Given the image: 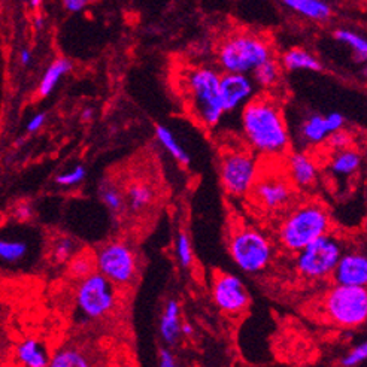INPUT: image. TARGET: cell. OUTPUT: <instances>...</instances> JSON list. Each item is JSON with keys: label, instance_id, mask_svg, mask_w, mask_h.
Here are the masks:
<instances>
[{"label": "cell", "instance_id": "obj_45", "mask_svg": "<svg viewBox=\"0 0 367 367\" xmlns=\"http://www.w3.org/2000/svg\"><path fill=\"white\" fill-rule=\"evenodd\" d=\"M42 26H44V18H42V17L39 15V17H36V27L40 29Z\"/></svg>", "mask_w": 367, "mask_h": 367}, {"label": "cell", "instance_id": "obj_34", "mask_svg": "<svg viewBox=\"0 0 367 367\" xmlns=\"http://www.w3.org/2000/svg\"><path fill=\"white\" fill-rule=\"evenodd\" d=\"M87 171L84 166H75L73 169L63 172L56 178V182L61 187H75L79 185L84 180H86Z\"/></svg>", "mask_w": 367, "mask_h": 367}, {"label": "cell", "instance_id": "obj_38", "mask_svg": "<svg viewBox=\"0 0 367 367\" xmlns=\"http://www.w3.org/2000/svg\"><path fill=\"white\" fill-rule=\"evenodd\" d=\"M61 2L66 10L75 14V13H81V10L86 9L91 3V0H61Z\"/></svg>", "mask_w": 367, "mask_h": 367}, {"label": "cell", "instance_id": "obj_30", "mask_svg": "<svg viewBox=\"0 0 367 367\" xmlns=\"http://www.w3.org/2000/svg\"><path fill=\"white\" fill-rule=\"evenodd\" d=\"M93 272H96L94 256H90L87 253H77L69 260V274L72 278L79 281L93 274Z\"/></svg>", "mask_w": 367, "mask_h": 367}, {"label": "cell", "instance_id": "obj_14", "mask_svg": "<svg viewBox=\"0 0 367 367\" xmlns=\"http://www.w3.org/2000/svg\"><path fill=\"white\" fill-rule=\"evenodd\" d=\"M333 281L336 286L366 287L367 286V256L361 249L343 251L336 267L333 270Z\"/></svg>", "mask_w": 367, "mask_h": 367}, {"label": "cell", "instance_id": "obj_10", "mask_svg": "<svg viewBox=\"0 0 367 367\" xmlns=\"http://www.w3.org/2000/svg\"><path fill=\"white\" fill-rule=\"evenodd\" d=\"M260 175L257 155L247 150H230L219 163V181L232 197L248 196Z\"/></svg>", "mask_w": 367, "mask_h": 367}, {"label": "cell", "instance_id": "obj_8", "mask_svg": "<svg viewBox=\"0 0 367 367\" xmlns=\"http://www.w3.org/2000/svg\"><path fill=\"white\" fill-rule=\"evenodd\" d=\"M94 266L102 276L115 287L132 286L139 272V258L136 251L125 240H109L94 254Z\"/></svg>", "mask_w": 367, "mask_h": 367}, {"label": "cell", "instance_id": "obj_37", "mask_svg": "<svg viewBox=\"0 0 367 367\" xmlns=\"http://www.w3.org/2000/svg\"><path fill=\"white\" fill-rule=\"evenodd\" d=\"M159 367H180L173 352L167 348L160 350L159 352Z\"/></svg>", "mask_w": 367, "mask_h": 367}, {"label": "cell", "instance_id": "obj_5", "mask_svg": "<svg viewBox=\"0 0 367 367\" xmlns=\"http://www.w3.org/2000/svg\"><path fill=\"white\" fill-rule=\"evenodd\" d=\"M228 253L240 270L257 275L270 266L275 248L270 239L258 228L237 227L230 235Z\"/></svg>", "mask_w": 367, "mask_h": 367}, {"label": "cell", "instance_id": "obj_33", "mask_svg": "<svg viewBox=\"0 0 367 367\" xmlns=\"http://www.w3.org/2000/svg\"><path fill=\"white\" fill-rule=\"evenodd\" d=\"M326 146L334 153V151H341V150H347L351 148L354 145V134L348 130L341 129L338 132H333L327 136V139L324 141Z\"/></svg>", "mask_w": 367, "mask_h": 367}, {"label": "cell", "instance_id": "obj_7", "mask_svg": "<svg viewBox=\"0 0 367 367\" xmlns=\"http://www.w3.org/2000/svg\"><path fill=\"white\" fill-rule=\"evenodd\" d=\"M326 318L343 329H357L367 321L366 287H347L334 284L322 299Z\"/></svg>", "mask_w": 367, "mask_h": 367}, {"label": "cell", "instance_id": "obj_13", "mask_svg": "<svg viewBox=\"0 0 367 367\" xmlns=\"http://www.w3.org/2000/svg\"><path fill=\"white\" fill-rule=\"evenodd\" d=\"M256 84L251 75L245 73H223L219 77V94L224 112H233L242 108L254 97Z\"/></svg>", "mask_w": 367, "mask_h": 367}, {"label": "cell", "instance_id": "obj_19", "mask_svg": "<svg viewBox=\"0 0 367 367\" xmlns=\"http://www.w3.org/2000/svg\"><path fill=\"white\" fill-rule=\"evenodd\" d=\"M361 153L351 146V148L333 153L329 162V171L336 178H351L359 173V171L361 169Z\"/></svg>", "mask_w": 367, "mask_h": 367}, {"label": "cell", "instance_id": "obj_39", "mask_svg": "<svg viewBox=\"0 0 367 367\" xmlns=\"http://www.w3.org/2000/svg\"><path fill=\"white\" fill-rule=\"evenodd\" d=\"M45 121H47V115L44 112H39V114L33 115V117H31L30 121L27 123V132H30V133L38 132L42 125L45 124Z\"/></svg>", "mask_w": 367, "mask_h": 367}, {"label": "cell", "instance_id": "obj_12", "mask_svg": "<svg viewBox=\"0 0 367 367\" xmlns=\"http://www.w3.org/2000/svg\"><path fill=\"white\" fill-rule=\"evenodd\" d=\"M212 297L217 308L227 315H242L251 305L248 288L233 274H218L214 279Z\"/></svg>", "mask_w": 367, "mask_h": 367}, {"label": "cell", "instance_id": "obj_32", "mask_svg": "<svg viewBox=\"0 0 367 367\" xmlns=\"http://www.w3.org/2000/svg\"><path fill=\"white\" fill-rule=\"evenodd\" d=\"M176 257H178V263L182 269L192 267L194 257H193V249H192V242L188 239V235L181 230L180 233L176 236Z\"/></svg>", "mask_w": 367, "mask_h": 367}, {"label": "cell", "instance_id": "obj_43", "mask_svg": "<svg viewBox=\"0 0 367 367\" xmlns=\"http://www.w3.org/2000/svg\"><path fill=\"white\" fill-rule=\"evenodd\" d=\"M91 118H93V109L91 108L84 109V112H82V120L84 121H90Z\"/></svg>", "mask_w": 367, "mask_h": 367}, {"label": "cell", "instance_id": "obj_36", "mask_svg": "<svg viewBox=\"0 0 367 367\" xmlns=\"http://www.w3.org/2000/svg\"><path fill=\"white\" fill-rule=\"evenodd\" d=\"M324 121H326L329 133L345 129V124H347V120H345L341 112H330L327 115H324Z\"/></svg>", "mask_w": 367, "mask_h": 367}, {"label": "cell", "instance_id": "obj_29", "mask_svg": "<svg viewBox=\"0 0 367 367\" xmlns=\"http://www.w3.org/2000/svg\"><path fill=\"white\" fill-rule=\"evenodd\" d=\"M29 253V245L23 240L0 239V260L6 263H17Z\"/></svg>", "mask_w": 367, "mask_h": 367}, {"label": "cell", "instance_id": "obj_24", "mask_svg": "<svg viewBox=\"0 0 367 367\" xmlns=\"http://www.w3.org/2000/svg\"><path fill=\"white\" fill-rule=\"evenodd\" d=\"M281 77H282V68L275 57L261 63V65L251 73V78H253L256 87L265 90L276 87L281 81Z\"/></svg>", "mask_w": 367, "mask_h": 367}, {"label": "cell", "instance_id": "obj_6", "mask_svg": "<svg viewBox=\"0 0 367 367\" xmlns=\"http://www.w3.org/2000/svg\"><path fill=\"white\" fill-rule=\"evenodd\" d=\"M345 240L336 233H326L296 253L297 274L306 281H322L333 275L343 251Z\"/></svg>", "mask_w": 367, "mask_h": 367}, {"label": "cell", "instance_id": "obj_20", "mask_svg": "<svg viewBox=\"0 0 367 367\" xmlns=\"http://www.w3.org/2000/svg\"><path fill=\"white\" fill-rule=\"evenodd\" d=\"M17 359L23 367H48L49 354L40 341L29 338L18 345Z\"/></svg>", "mask_w": 367, "mask_h": 367}, {"label": "cell", "instance_id": "obj_21", "mask_svg": "<svg viewBox=\"0 0 367 367\" xmlns=\"http://www.w3.org/2000/svg\"><path fill=\"white\" fill-rule=\"evenodd\" d=\"M154 188L146 182H132L124 192L125 208L133 214H139L146 211L154 202Z\"/></svg>", "mask_w": 367, "mask_h": 367}, {"label": "cell", "instance_id": "obj_22", "mask_svg": "<svg viewBox=\"0 0 367 367\" xmlns=\"http://www.w3.org/2000/svg\"><path fill=\"white\" fill-rule=\"evenodd\" d=\"M72 70V63L68 58H56L45 70L44 77L39 82L38 93L40 97H48L56 90L60 79Z\"/></svg>", "mask_w": 367, "mask_h": 367}, {"label": "cell", "instance_id": "obj_35", "mask_svg": "<svg viewBox=\"0 0 367 367\" xmlns=\"http://www.w3.org/2000/svg\"><path fill=\"white\" fill-rule=\"evenodd\" d=\"M367 359V343L363 342L354 347L345 357L341 360L342 367H357Z\"/></svg>", "mask_w": 367, "mask_h": 367}, {"label": "cell", "instance_id": "obj_40", "mask_svg": "<svg viewBox=\"0 0 367 367\" xmlns=\"http://www.w3.org/2000/svg\"><path fill=\"white\" fill-rule=\"evenodd\" d=\"M17 217L21 219V221H29V219L33 217V209H31L30 205L27 203H21L18 208H17V211H15Z\"/></svg>", "mask_w": 367, "mask_h": 367}, {"label": "cell", "instance_id": "obj_23", "mask_svg": "<svg viewBox=\"0 0 367 367\" xmlns=\"http://www.w3.org/2000/svg\"><path fill=\"white\" fill-rule=\"evenodd\" d=\"M48 367H93V361L77 347H63L51 355Z\"/></svg>", "mask_w": 367, "mask_h": 367}, {"label": "cell", "instance_id": "obj_18", "mask_svg": "<svg viewBox=\"0 0 367 367\" xmlns=\"http://www.w3.org/2000/svg\"><path fill=\"white\" fill-rule=\"evenodd\" d=\"M279 65L287 72H299V70L320 72L322 70L321 60L313 54V52L308 51L306 48H300V47L287 49L284 54L281 56Z\"/></svg>", "mask_w": 367, "mask_h": 367}, {"label": "cell", "instance_id": "obj_27", "mask_svg": "<svg viewBox=\"0 0 367 367\" xmlns=\"http://www.w3.org/2000/svg\"><path fill=\"white\" fill-rule=\"evenodd\" d=\"M334 39L352 49L354 58L357 60V63L366 61V58H367V40L363 35L357 33V31H354L351 29H338L336 31H334Z\"/></svg>", "mask_w": 367, "mask_h": 367}, {"label": "cell", "instance_id": "obj_44", "mask_svg": "<svg viewBox=\"0 0 367 367\" xmlns=\"http://www.w3.org/2000/svg\"><path fill=\"white\" fill-rule=\"evenodd\" d=\"M42 2H44V0H30V6L33 9H39Z\"/></svg>", "mask_w": 367, "mask_h": 367}, {"label": "cell", "instance_id": "obj_3", "mask_svg": "<svg viewBox=\"0 0 367 367\" xmlns=\"http://www.w3.org/2000/svg\"><path fill=\"white\" fill-rule=\"evenodd\" d=\"M275 57L269 39L253 31H236L226 36L217 48V63L223 73L251 75L261 63Z\"/></svg>", "mask_w": 367, "mask_h": 367}, {"label": "cell", "instance_id": "obj_2", "mask_svg": "<svg viewBox=\"0 0 367 367\" xmlns=\"http://www.w3.org/2000/svg\"><path fill=\"white\" fill-rule=\"evenodd\" d=\"M219 72L211 66H196L182 73L184 97L194 120L214 129L226 115L219 94Z\"/></svg>", "mask_w": 367, "mask_h": 367}, {"label": "cell", "instance_id": "obj_11", "mask_svg": "<svg viewBox=\"0 0 367 367\" xmlns=\"http://www.w3.org/2000/svg\"><path fill=\"white\" fill-rule=\"evenodd\" d=\"M249 194H253L254 202L261 209L267 212H279L291 205L295 198V187L286 175L260 173Z\"/></svg>", "mask_w": 367, "mask_h": 367}, {"label": "cell", "instance_id": "obj_17", "mask_svg": "<svg viewBox=\"0 0 367 367\" xmlns=\"http://www.w3.org/2000/svg\"><path fill=\"white\" fill-rule=\"evenodd\" d=\"M292 13L315 23H326L333 15L331 6L326 0H279Z\"/></svg>", "mask_w": 367, "mask_h": 367}, {"label": "cell", "instance_id": "obj_31", "mask_svg": "<svg viewBox=\"0 0 367 367\" xmlns=\"http://www.w3.org/2000/svg\"><path fill=\"white\" fill-rule=\"evenodd\" d=\"M77 254V244L70 237H58L52 245V260L56 263H68V261Z\"/></svg>", "mask_w": 367, "mask_h": 367}, {"label": "cell", "instance_id": "obj_4", "mask_svg": "<svg viewBox=\"0 0 367 367\" xmlns=\"http://www.w3.org/2000/svg\"><path fill=\"white\" fill-rule=\"evenodd\" d=\"M331 230L330 214L318 202H305L292 208L282 219L278 237L290 253H299L308 244Z\"/></svg>", "mask_w": 367, "mask_h": 367}, {"label": "cell", "instance_id": "obj_15", "mask_svg": "<svg viewBox=\"0 0 367 367\" xmlns=\"http://www.w3.org/2000/svg\"><path fill=\"white\" fill-rule=\"evenodd\" d=\"M287 178L292 187L300 190H311L317 185L320 171L317 162L305 151L291 153L287 157Z\"/></svg>", "mask_w": 367, "mask_h": 367}, {"label": "cell", "instance_id": "obj_28", "mask_svg": "<svg viewBox=\"0 0 367 367\" xmlns=\"http://www.w3.org/2000/svg\"><path fill=\"white\" fill-rule=\"evenodd\" d=\"M100 201L103 202V205L109 209V212L112 215H121L125 209V198H124V193L120 190V187L112 182V181H107L100 185Z\"/></svg>", "mask_w": 367, "mask_h": 367}, {"label": "cell", "instance_id": "obj_16", "mask_svg": "<svg viewBox=\"0 0 367 367\" xmlns=\"http://www.w3.org/2000/svg\"><path fill=\"white\" fill-rule=\"evenodd\" d=\"M181 306L176 299H169L163 309L159 322V333L163 342L169 347L178 343L181 338Z\"/></svg>", "mask_w": 367, "mask_h": 367}, {"label": "cell", "instance_id": "obj_41", "mask_svg": "<svg viewBox=\"0 0 367 367\" xmlns=\"http://www.w3.org/2000/svg\"><path fill=\"white\" fill-rule=\"evenodd\" d=\"M19 61H21V65L23 66H27L30 65V61H31V52L29 49H21L19 52Z\"/></svg>", "mask_w": 367, "mask_h": 367}, {"label": "cell", "instance_id": "obj_1", "mask_svg": "<svg viewBox=\"0 0 367 367\" xmlns=\"http://www.w3.org/2000/svg\"><path fill=\"white\" fill-rule=\"evenodd\" d=\"M240 127L244 139L254 154L278 159L286 155L291 136L279 102L269 96L253 97L242 107Z\"/></svg>", "mask_w": 367, "mask_h": 367}, {"label": "cell", "instance_id": "obj_26", "mask_svg": "<svg viewBox=\"0 0 367 367\" xmlns=\"http://www.w3.org/2000/svg\"><path fill=\"white\" fill-rule=\"evenodd\" d=\"M155 138H157V141H159V143L163 146V148L169 153L178 163H181L184 166L190 164V160H192L190 155H188V153L182 148L181 143L178 142L176 136L173 134V132L169 127H166V125H163V124H157L155 125Z\"/></svg>", "mask_w": 367, "mask_h": 367}, {"label": "cell", "instance_id": "obj_25", "mask_svg": "<svg viewBox=\"0 0 367 367\" xmlns=\"http://www.w3.org/2000/svg\"><path fill=\"white\" fill-rule=\"evenodd\" d=\"M329 130L326 121H324V115L312 114L302 123L300 125V138L308 145H320L324 143L327 139Z\"/></svg>", "mask_w": 367, "mask_h": 367}, {"label": "cell", "instance_id": "obj_9", "mask_svg": "<svg viewBox=\"0 0 367 367\" xmlns=\"http://www.w3.org/2000/svg\"><path fill=\"white\" fill-rule=\"evenodd\" d=\"M75 303L86 320L96 321L107 318L118 306V287L97 272H93L88 276L79 279Z\"/></svg>", "mask_w": 367, "mask_h": 367}, {"label": "cell", "instance_id": "obj_42", "mask_svg": "<svg viewBox=\"0 0 367 367\" xmlns=\"http://www.w3.org/2000/svg\"><path fill=\"white\" fill-rule=\"evenodd\" d=\"M193 333H194V329L190 322L181 324V334H184V336H192Z\"/></svg>", "mask_w": 367, "mask_h": 367}]
</instances>
